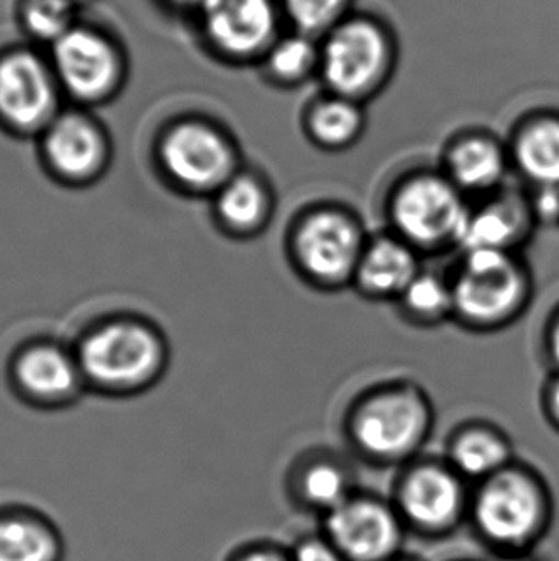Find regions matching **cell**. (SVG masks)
Instances as JSON below:
<instances>
[{
	"instance_id": "obj_25",
	"label": "cell",
	"mask_w": 559,
	"mask_h": 561,
	"mask_svg": "<svg viewBox=\"0 0 559 561\" xmlns=\"http://www.w3.org/2000/svg\"><path fill=\"white\" fill-rule=\"evenodd\" d=\"M15 20L31 45L50 48L68 31L73 30L79 20L77 0H18Z\"/></svg>"
},
{
	"instance_id": "obj_2",
	"label": "cell",
	"mask_w": 559,
	"mask_h": 561,
	"mask_svg": "<svg viewBox=\"0 0 559 561\" xmlns=\"http://www.w3.org/2000/svg\"><path fill=\"white\" fill-rule=\"evenodd\" d=\"M76 355L87 387L106 394H135L161 378L167 342L150 322L119 317L91 328Z\"/></svg>"
},
{
	"instance_id": "obj_35",
	"label": "cell",
	"mask_w": 559,
	"mask_h": 561,
	"mask_svg": "<svg viewBox=\"0 0 559 561\" xmlns=\"http://www.w3.org/2000/svg\"><path fill=\"white\" fill-rule=\"evenodd\" d=\"M389 561H420V560H414V558H402V556H397V558H393V560H389Z\"/></svg>"
},
{
	"instance_id": "obj_19",
	"label": "cell",
	"mask_w": 559,
	"mask_h": 561,
	"mask_svg": "<svg viewBox=\"0 0 559 561\" xmlns=\"http://www.w3.org/2000/svg\"><path fill=\"white\" fill-rule=\"evenodd\" d=\"M420 257V251L393 232L368 238L353 286L372 301H399L423 271Z\"/></svg>"
},
{
	"instance_id": "obj_22",
	"label": "cell",
	"mask_w": 559,
	"mask_h": 561,
	"mask_svg": "<svg viewBox=\"0 0 559 561\" xmlns=\"http://www.w3.org/2000/svg\"><path fill=\"white\" fill-rule=\"evenodd\" d=\"M303 129L310 142L326 152L355 146L366 129V104L322 91L303 114Z\"/></svg>"
},
{
	"instance_id": "obj_24",
	"label": "cell",
	"mask_w": 559,
	"mask_h": 561,
	"mask_svg": "<svg viewBox=\"0 0 559 561\" xmlns=\"http://www.w3.org/2000/svg\"><path fill=\"white\" fill-rule=\"evenodd\" d=\"M259 73L276 89H299L318 81L320 41L299 31L286 30L259 61Z\"/></svg>"
},
{
	"instance_id": "obj_23",
	"label": "cell",
	"mask_w": 559,
	"mask_h": 561,
	"mask_svg": "<svg viewBox=\"0 0 559 561\" xmlns=\"http://www.w3.org/2000/svg\"><path fill=\"white\" fill-rule=\"evenodd\" d=\"M446 462L461 478L481 483L514 463L512 443L494 425L466 424L453 433L446 450Z\"/></svg>"
},
{
	"instance_id": "obj_4",
	"label": "cell",
	"mask_w": 559,
	"mask_h": 561,
	"mask_svg": "<svg viewBox=\"0 0 559 561\" xmlns=\"http://www.w3.org/2000/svg\"><path fill=\"white\" fill-rule=\"evenodd\" d=\"M454 319L474 332H497L522 317L533 278L515 251H464L450 276Z\"/></svg>"
},
{
	"instance_id": "obj_13",
	"label": "cell",
	"mask_w": 559,
	"mask_h": 561,
	"mask_svg": "<svg viewBox=\"0 0 559 561\" xmlns=\"http://www.w3.org/2000/svg\"><path fill=\"white\" fill-rule=\"evenodd\" d=\"M38 150L46 171L68 186L96 183L112 161L106 129L83 107L61 110L38 137Z\"/></svg>"
},
{
	"instance_id": "obj_21",
	"label": "cell",
	"mask_w": 559,
	"mask_h": 561,
	"mask_svg": "<svg viewBox=\"0 0 559 561\" xmlns=\"http://www.w3.org/2000/svg\"><path fill=\"white\" fill-rule=\"evenodd\" d=\"M512 169L531 188H559V114L527 115L507 145Z\"/></svg>"
},
{
	"instance_id": "obj_1",
	"label": "cell",
	"mask_w": 559,
	"mask_h": 561,
	"mask_svg": "<svg viewBox=\"0 0 559 561\" xmlns=\"http://www.w3.org/2000/svg\"><path fill=\"white\" fill-rule=\"evenodd\" d=\"M318 41L322 91L368 104L393 81L401 43L393 23L378 12L356 8Z\"/></svg>"
},
{
	"instance_id": "obj_30",
	"label": "cell",
	"mask_w": 559,
	"mask_h": 561,
	"mask_svg": "<svg viewBox=\"0 0 559 561\" xmlns=\"http://www.w3.org/2000/svg\"><path fill=\"white\" fill-rule=\"evenodd\" d=\"M225 561H294L292 552H284L282 548L266 542H248L235 548Z\"/></svg>"
},
{
	"instance_id": "obj_28",
	"label": "cell",
	"mask_w": 559,
	"mask_h": 561,
	"mask_svg": "<svg viewBox=\"0 0 559 561\" xmlns=\"http://www.w3.org/2000/svg\"><path fill=\"white\" fill-rule=\"evenodd\" d=\"M287 30L310 37H324L328 31L355 12L356 0H278Z\"/></svg>"
},
{
	"instance_id": "obj_15",
	"label": "cell",
	"mask_w": 559,
	"mask_h": 561,
	"mask_svg": "<svg viewBox=\"0 0 559 561\" xmlns=\"http://www.w3.org/2000/svg\"><path fill=\"white\" fill-rule=\"evenodd\" d=\"M10 378L23 401L41 409L68 407L89 389L76 351L53 342H33L18 351Z\"/></svg>"
},
{
	"instance_id": "obj_9",
	"label": "cell",
	"mask_w": 559,
	"mask_h": 561,
	"mask_svg": "<svg viewBox=\"0 0 559 561\" xmlns=\"http://www.w3.org/2000/svg\"><path fill=\"white\" fill-rule=\"evenodd\" d=\"M46 54L64 96L79 107L106 104L127 81L129 66L122 45L91 23H77Z\"/></svg>"
},
{
	"instance_id": "obj_3",
	"label": "cell",
	"mask_w": 559,
	"mask_h": 561,
	"mask_svg": "<svg viewBox=\"0 0 559 561\" xmlns=\"http://www.w3.org/2000/svg\"><path fill=\"white\" fill-rule=\"evenodd\" d=\"M433 422V404L422 387L393 381L355 402L347 417L349 439L372 462H409L430 437Z\"/></svg>"
},
{
	"instance_id": "obj_16",
	"label": "cell",
	"mask_w": 559,
	"mask_h": 561,
	"mask_svg": "<svg viewBox=\"0 0 559 561\" xmlns=\"http://www.w3.org/2000/svg\"><path fill=\"white\" fill-rule=\"evenodd\" d=\"M466 196H492L506 188L512 169L510 150L484 130H466L446 146L441 169Z\"/></svg>"
},
{
	"instance_id": "obj_6",
	"label": "cell",
	"mask_w": 559,
	"mask_h": 561,
	"mask_svg": "<svg viewBox=\"0 0 559 561\" xmlns=\"http://www.w3.org/2000/svg\"><path fill=\"white\" fill-rule=\"evenodd\" d=\"M469 211L468 196L433 169L402 176L387 199L389 232L420 253L460 248Z\"/></svg>"
},
{
	"instance_id": "obj_34",
	"label": "cell",
	"mask_w": 559,
	"mask_h": 561,
	"mask_svg": "<svg viewBox=\"0 0 559 561\" xmlns=\"http://www.w3.org/2000/svg\"><path fill=\"white\" fill-rule=\"evenodd\" d=\"M500 561H529L527 558H523V556H506V558H502Z\"/></svg>"
},
{
	"instance_id": "obj_26",
	"label": "cell",
	"mask_w": 559,
	"mask_h": 561,
	"mask_svg": "<svg viewBox=\"0 0 559 561\" xmlns=\"http://www.w3.org/2000/svg\"><path fill=\"white\" fill-rule=\"evenodd\" d=\"M294 489L303 504L324 514L338 508L353 494L347 471L330 458H318L301 466L295 476Z\"/></svg>"
},
{
	"instance_id": "obj_29",
	"label": "cell",
	"mask_w": 559,
	"mask_h": 561,
	"mask_svg": "<svg viewBox=\"0 0 559 561\" xmlns=\"http://www.w3.org/2000/svg\"><path fill=\"white\" fill-rule=\"evenodd\" d=\"M294 561H347L338 548L333 547L326 537H310L303 539L292 550Z\"/></svg>"
},
{
	"instance_id": "obj_20",
	"label": "cell",
	"mask_w": 559,
	"mask_h": 561,
	"mask_svg": "<svg viewBox=\"0 0 559 561\" xmlns=\"http://www.w3.org/2000/svg\"><path fill=\"white\" fill-rule=\"evenodd\" d=\"M212 199L215 222L225 234L238 240L261 234L276 209L271 183L258 171L243 168Z\"/></svg>"
},
{
	"instance_id": "obj_14",
	"label": "cell",
	"mask_w": 559,
	"mask_h": 561,
	"mask_svg": "<svg viewBox=\"0 0 559 561\" xmlns=\"http://www.w3.org/2000/svg\"><path fill=\"white\" fill-rule=\"evenodd\" d=\"M404 522L391 504L351 494L324 517V537L347 561H389L401 552Z\"/></svg>"
},
{
	"instance_id": "obj_7",
	"label": "cell",
	"mask_w": 559,
	"mask_h": 561,
	"mask_svg": "<svg viewBox=\"0 0 559 561\" xmlns=\"http://www.w3.org/2000/svg\"><path fill=\"white\" fill-rule=\"evenodd\" d=\"M368 236L355 213L341 205H312L292 225L287 253L297 274L310 286H353Z\"/></svg>"
},
{
	"instance_id": "obj_5",
	"label": "cell",
	"mask_w": 559,
	"mask_h": 561,
	"mask_svg": "<svg viewBox=\"0 0 559 561\" xmlns=\"http://www.w3.org/2000/svg\"><path fill=\"white\" fill-rule=\"evenodd\" d=\"M550 516L545 481L517 463L481 481L469 502V517L481 539L512 554L538 542Z\"/></svg>"
},
{
	"instance_id": "obj_31",
	"label": "cell",
	"mask_w": 559,
	"mask_h": 561,
	"mask_svg": "<svg viewBox=\"0 0 559 561\" xmlns=\"http://www.w3.org/2000/svg\"><path fill=\"white\" fill-rule=\"evenodd\" d=\"M543 407H545L546 417L559 432V370H556V374L548 379V383L545 386Z\"/></svg>"
},
{
	"instance_id": "obj_18",
	"label": "cell",
	"mask_w": 559,
	"mask_h": 561,
	"mask_svg": "<svg viewBox=\"0 0 559 561\" xmlns=\"http://www.w3.org/2000/svg\"><path fill=\"white\" fill-rule=\"evenodd\" d=\"M66 560V535L45 510L25 502L0 504V561Z\"/></svg>"
},
{
	"instance_id": "obj_10",
	"label": "cell",
	"mask_w": 559,
	"mask_h": 561,
	"mask_svg": "<svg viewBox=\"0 0 559 561\" xmlns=\"http://www.w3.org/2000/svg\"><path fill=\"white\" fill-rule=\"evenodd\" d=\"M66 99L48 54L37 46L0 50V125L15 137H41Z\"/></svg>"
},
{
	"instance_id": "obj_17",
	"label": "cell",
	"mask_w": 559,
	"mask_h": 561,
	"mask_svg": "<svg viewBox=\"0 0 559 561\" xmlns=\"http://www.w3.org/2000/svg\"><path fill=\"white\" fill-rule=\"evenodd\" d=\"M535 225L529 194L502 188L483 204L471 207L458 250L461 253L474 250L517 253Z\"/></svg>"
},
{
	"instance_id": "obj_33",
	"label": "cell",
	"mask_w": 559,
	"mask_h": 561,
	"mask_svg": "<svg viewBox=\"0 0 559 561\" xmlns=\"http://www.w3.org/2000/svg\"><path fill=\"white\" fill-rule=\"evenodd\" d=\"M166 2H169L173 8H179V10L194 12V15H196L207 0H166Z\"/></svg>"
},
{
	"instance_id": "obj_27",
	"label": "cell",
	"mask_w": 559,
	"mask_h": 561,
	"mask_svg": "<svg viewBox=\"0 0 559 561\" xmlns=\"http://www.w3.org/2000/svg\"><path fill=\"white\" fill-rule=\"evenodd\" d=\"M402 314L420 327H435L454 319V296L450 278L422 271L407 291L399 297Z\"/></svg>"
},
{
	"instance_id": "obj_11",
	"label": "cell",
	"mask_w": 559,
	"mask_h": 561,
	"mask_svg": "<svg viewBox=\"0 0 559 561\" xmlns=\"http://www.w3.org/2000/svg\"><path fill=\"white\" fill-rule=\"evenodd\" d=\"M207 53L228 66H255L287 30L278 0H207L196 14Z\"/></svg>"
},
{
	"instance_id": "obj_32",
	"label": "cell",
	"mask_w": 559,
	"mask_h": 561,
	"mask_svg": "<svg viewBox=\"0 0 559 561\" xmlns=\"http://www.w3.org/2000/svg\"><path fill=\"white\" fill-rule=\"evenodd\" d=\"M546 353L556 366V370H559V309L554 312L552 320L546 330Z\"/></svg>"
},
{
	"instance_id": "obj_12",
	"label": "cell",
	"mask_w": 559,
	"mask_h": 561,
	"mask_svg": "<svg viewBox=\"0 0 559 561\" xmlns=\"http://www.w3.org/2000/svg\"><path fill=\"white\" fill-rule=\"evenodd\" d=\"M466 479L450 463L422 460L410 463L397 485L395 508L404 525L425 535H445L469 514Z\"/></svg>"
},
{
	"instance_id": "obj_8",
	"label": "cell",
	"mask_w": 559,
	"mask_h": 561,
	"mask_svg": "<svg viewBox=\"0 0 559 561\" xmlns=\"http://www.w3.org/2000/svg\"><path fill=\"white\" fill-rule=\"evenodd\" d=\"M161 175L192 196H215L242 169L235 138L204 117L169 125L156 146Z\"/></svg>"
}]
</instances>
